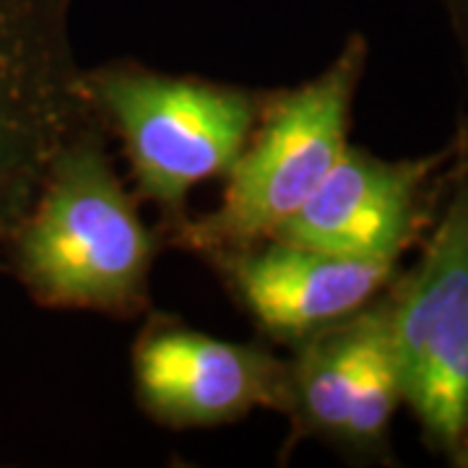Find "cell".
I'll return each mask as SVG.
<instances>
[{
	"instance_id": "9",
	"label": "cell",
	"mask_w": 468,
	"mask_h": 468,
	"mask_svg": "<svg viewBox=\"0 0 468 468\" xmlns=\"http://www.w3.org/2000/svg\"><path fill=\"white\" fill-rule=\"evenodd\" d=\"M440 162V154L388 162L346 146L310 201L271 237L335 255L396 263L417 229L424 183Z\"/></svg>"
},
{
	"instance_id": "4",
	"label": "cell",
	"mask_w": 468,
	"mask_h": 468,
	"mask_svg": "<svg viewBox=\"0 0 468 468\" xmlns=\"http://www.w3.org/2000/svg\"><path fill=\"white\" fill-rule=\"evenodd\" d=\"M89 115L73 0H0V266L58 151Z\"/></svg>"
},
{
	"instance_id": "2",
	"label": "cell",
	"mask_w": 468,
	"mask_h": 468,
	"mask_svg": "<svg viewBox=\"0 0 468 468\" xmlns=\"http://www.w3.org/2000/svg\"><path fill=\"white\" fill-rule=\"evenodd\" d=\"M84 94L120 138L138 193L159 208L169 237L190 218V193L227 175L273 97L135 63L84 68Z\"/></svg>"
},
{
	"instance_id": "10",
	"label": "cell",
	"mask_w": 468,
	"mask_h": 468,
	"mask_svg": "<svg viewBox=\"0 0 468 468\" xmlns=\"http://www.w3.org/2000/svg\"><path fill=\"white\" fill-rule=\"evenodd\" d=\"M452 8V14L458 18V27H461V32L466 37V45H468V0H448Z\"/></svg>"
},
{
	"instance_id": "7",
	"label": "cell",
	"mask_w": 468,
	"mask_h": 468,
	"mask_svg": "<svg viewBox=\"0 0 468 468\" xmlns=\"http://www.w3.org/2000/svg\"><path fill=\"white\" fill-rule=\"evenodd\" d=\"M133 385L144 411L165 427H218L255 409L286 414L289 362L258 344L156 318L135 341Z\"/></svg>"
},
{
	"instance_id": "8",
	"label": "cell",
	"mask_w": 468,
	"mask_h": 468,
	"mask_svg": "<svg viewBox=\"0 0 468 468\" xmlns=\"http://www.w3.org/2000/svg\"><path fill=\"white\" fill-rule=\"evenodd\" d=\"M271 338L294 344L372 302L393 276V261H367L263 239L208 261Z\"/></svg>"
},
{
	"instance_id": "6",
	"label": "cell",
	"mask_w": 468,
	"mask_h": 468,
	"mask_svg": "<svg viewBox=\"0 0 468 468\" xmlns=\"http://www.w3.org/2000/svg\"><path fill=\"white\" fill-rule=\"evenodd\" d=\"M292 346L284 414L292 437H320L354 452L378 451L401 403L390 297L367 302Z\"/></svg>"
},
{
	"instance_id": "1",
	"label": "cell",
	"mask_w": 468,
	"mask_h": 468,
	"mask_svg": "<svg viewBox=\"0 0 468 468\" xmlns=\"http://www.w3.org/2000/svg\"><path fill=\"white\" fill-rule=\"evenodd\" d=\"M156 252L91 110L58 151L5 263L39 307L131 318L149 307Z\"/></svg>"
},
{
	"instance_id": "5",
	"label": "cell",
	"mask_w": 468,
	"mask_h": 468,
	"mask_svg": "<svg viewBox=\"0 0 468 468\" xmlns=\"http://www.w3.org/2000/svg\"><path fill=\"white\" fill-rule=\"evenodd\" d=\"M390 338L401 401L437 451L468 463V183L390 294Z\"/></svg>"
},
{
	"instance_id": "3",
	"label": "cell",
	"mask_w": 468,
	"mask_h": 468,
	"mask_svg": "<svg viewBox=\"0 0 468 468\" xmlns=\"http://www.w3.org/2000/svg\"><path fill=\"white\" fill-rule=\"evenodd\" d=\"M367 60L365 37L346 39L331 66L268 101L248 146L227 169L221 201L190 217L172 245L206 261L268 239L300 211L346 151L354 91Z\"/></svg>"
}]
</instances>
